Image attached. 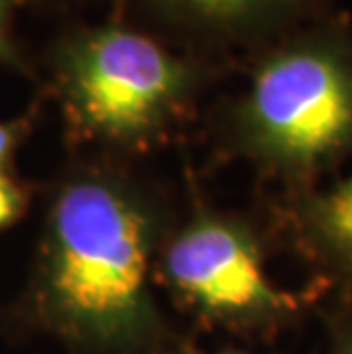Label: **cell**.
<instances>
[{
    "label": "cell",
    "mask_w": 352,
    "mask_h": 354,
    "mask_svg": "<svg viewBox=\"0 0 352 354\" xmlns=\"http://www.w3.org/2000/svg\"><path fill=\"white\" fill-rule=\"evenodd\" d=\"M46 245L48 302L73 336L122 345L149 327L151 229L119 187L96 178L64 187Z\"/></svg>",
    "instance_id": "1"
},
{
    "label": "cell",
    "mask_w": 352,
    "mask_h": 354,
    "mask_svg": "<svg viewBox=\"0 0 352 354\" xmlns=\"http://www.w3.org/2000/svg\"><path fill=\"white\" fill-rule=\"evenodd\" d=\"M238 131L254 153L279 167L309 169L352 145V44L318 28L259 64L238 108Z\"/></svg>",
    "instance_id": "2"
},
{
    "label": "cell",
    "mask_w": 352,
    "mask_h": 354,
    "mask_svg": "<svg viewBox=\"0 0 352 354\" xmlns=\"http://www.w3.org/2000/svg\"><path fill=\"white\" fill-rule=\"evenodd\" d=\"M59 80L66 108L87 133L140 142L176 115L192 73L149 35L108 26L66 46Z\"/></svg>",
    "instance_id": "3"
},
{
    "label": "cell",
    "mask_w": 352,
    "mask_h": 354,
    "mask_svg": "<svg viewBox=\"0 0 352 354\" xmlns=\"http://www.w3.org/2000/svg\"><path fill=\"white\" fill-rule=\"evenodd\" d=\"M169 281L206 311L254 313L284 304L252 240L241 229L201 220L169 247Z\"/></svg>",
    "instance_id": "4"
},
{
    "label": "cell",
    "mask_w": 352,
    "mask_h": 354,
    "mask_svg": "<svg viewBox=\"0 0 352 354\" xmlns=\"http://www.w3.org/2000/svg\"><path fill=\"white\" fill-rule=\"evenodd\" d=\"M325 0H147L178 26L213 35H268L311 17Z\"/></svg>",
    "instance_id": "5"
},
{
    "label": "cell",
    "mask_w": 352,
    "mask_h": 354,
    "mask_svg": "<svg viewBox=\"0 0 352 354\" xmlns=\"http://www.w3.org/2000/svg\"><path fill=\"white\" fill-rule=\"evenodd\" d=\"M318 224L329 243L352 259V176L320 203Z\"/></svg>",
    "instance_id": "6"
},
{
    "label": "cell",
    "mask_w": 352,
    "mask_h": 354,
    "mask_svg": "<svg viewBox=\"0 0 352 354\" xmlns=\"http://www.w3.org/2000/svg\"><path fill=\"white\" fill-rule=\"evenodd\" d=\"M21 210V192L19 187L0 171V229L17 220Z\"/></svg>",
    "instance_id": "7"
},
{
    "label": "cell",
    "mask_w": 352,
    "mask_h": 354,
    "mask_svg": "<svg viewBox=\"0 0 352 354\" xmlns=\"http://www.w3.org/2000/svg\"><path fill=\"white\" fill-rule=\"evenodd\" d=\"M14 142H17V133H14V128L0 124V171H3L7 158H10V153H12Z\"/></svg>",
    "instance_id": "8"
},
{
    "label": "cell",
    "mask_w": 352,
    "mask_h": 354,
    "mask_svg": "<svg viewBox=\"0 0 352 354\" xmlns=\"http://www.w3.org/2000/svg\"><path fill=\"white\" fill-rule=\"evenodd\" d=\"M5 26H7V0H0V53L5 48Z\"/></svg>",
    "instance_id": "9"
}]
</instances>
